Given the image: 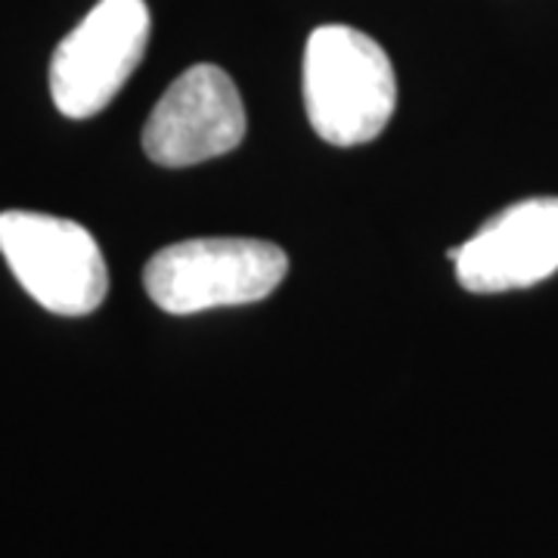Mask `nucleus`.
Returning <instances> with one entry per match:
<instances>
[{"label": "nucleus", "mask_w": 558, "mask_h": 558, "mask_svg": "<svg viewBox=\"0 0 558 558\" xmlns=\"http://www.w3.org/2000/svg\"><path fill=\"white\" fill-rule=\"evenodd\" d=\"M0 255L44 311L84 317L109 292V270L97 240L75 220L40 211L0 215Z\"/></svg>", "instance_id": "obj_3"}, {"label": "nucleus", "mask_w": 558, "mask_h": 558, "mask_svg": "<svg viewBox=\"0 0 558 558\" xmlns=\"http://www.w3.org/2000/svg\"><path fill=\"white\" fill-rule=\"evenodd\" d=\"M245 137V106L233 78L199 62L186 69L143 124V153L161 168H190L233 153Z\"/></svg>", "instance_id": "obj_5"}, {"label": "nucleus", "mask_w": 558, "mask_h": 558, "mask_svg": "<svg viewBox=\"0 0 558 558\" xmlns=\"http://www.w3.org/2000/svg\"><path fill=\"white\" fill-rule=\"evenodd\" d=\"M289 274L286 252L264 240H186L161 248L143 270V289L165 314L255 304L274 295Z\"/></svg>", "instance_id": "obj_2"}, {"label": "nucleus", "mask_w": 558, "mask_h": 558, "mask_svg": "<svg viewBox=\"0 0 558 558\" xmlns=\"http://www.w3.org/2000/svg\"><path fill=\"white\" fill-rule=\"evenodd\" d=\"M304 106L311 128L332 146L373 143L398 106L388 53L351 25H319L304 50Z\"/></svg>", "instance_id": "obj_1"}, {"label": "nucleus", "mask_w": 558, "mask_h": 558, "mask_svg": "<svg viewBox=\"0 0 558 558\" xmlns=\"http://www.w3.org/2000/svg\"><path fill=\"white\" fill-rule=\"evenodd\" d=\"M143 0H100L60 40L50 60V97L65 119H90L119 97L149 44Z\"/></svg>", "instance_id": "obj_4"}, {"label": "nucleus", "mask_w": 558, "mask_h": 558, "mask_svg": "<svg viewBox=\"0 0 558 558\" xmlns=\"http://www.w3.org/2000/svg\"><path fill=\"white\" fill-rule=\"evenodd\" d=\"M447 255L465 292L497 295L537 286L558 270V199L515 202Z\"/></svg>", "instance_id": "obj_6"}]
</instances>
